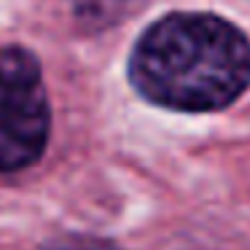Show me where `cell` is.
<instances>
[{
	"label": "cell",
	"instance_id": "obj_2",
	"mask_svg": "<svg viewBox=\"0 0 250 250\" xmlns=\"http://www.w3.org/2000/svg\"><path fill=\"white\" fill-rule=\"evenodd\" d=\"M49 132L51 108L35 54L19 46L0 49V172L33 167Z\"/></svg>",
	"mask_w": 250,
	"mask_h": 250
},
{
	"label": "cell",
	"instance_id": "obj_1",
	"mask_svg": "<svg viewBox=\"0 0 250 250\" xmlns=\"http://www.w3.org/2000/svg\"><path fill=\"white\" fill-rule=\"evenodd\" d=\"M129 81L140 97L167 110H223L250 86V41L215 14H167L137 38Z\"/></svg>",
	"mask_w": 250,
	"mask_h": 250
},
{
	"label": "cell",
	"instance_id": "obj_3",
	"mask_svg": "<svg viewBox=\"0 0 250 250\" xmlns=\"http://www.w3.org/2000/svg\"><path fill=\"white\" fill-rule=\"evenodd\" d=\"M43 250H119L110 239L92 237V234H65L43 245Z\"/></svg>",
	"mask_w": 250,
	"mask_h": 250
}]
</instances>
